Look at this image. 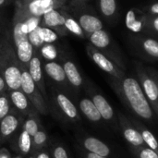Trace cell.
Segmentation results:
<instances>
[{"label": "cell", "instance_id": "1", "mask_svg": "<svg viewBox=\"0 0 158 158\" xmlns=\"http://www.w3.org/2000/svg\"><path fill=\"white\" fill-rule=\"evenodd\" d=\"M110 86L120 100L138 118L152 121L154 119V109L147 100L139 81L135 78L125 76L121 80H109Z\"/></svg>", "mask_w": 158, "mask_h": 158}, {"label": "cell", "instance_id": "2", "mask_svg": "<svg viewBox=\"0 0 158 158\" xmlns=\"http://www.w3.org/2000/svg\"><path fill=\"white\" fill-rule=\"evenodd\" d=\"M0 71L7 91L21 89V63L17 56L11 31L6 29L0 34Z\"/></svg>", "mask_w": 158, "mask_h": 158}, {"label": "cell", "instance_id": "3", "mask_svg": "<svg viewBox=\"0 0 158 158\" xmlns=\"http://www.w3.org/2000/svg\"><path fill=\"white\" fill-rule=\"evenodd\" d=\"M89 43L115 62L121 69L126 71V62L123 53L121 52L119 46L106 30H100L94 31L86 36Z\"/></svg>", "mask_w": 158, "mask_h": 158}, {"label": "cell", "instance_id": "4", "mask_svg": "<svg viewBox=\"0 0 158 158\" xmlns=\"http://www.w3.org/2000/svg\"><path fill=\"white\" fill-rule=\"evenodd\" d=\"M67 9L77 19L86 36L103 30V21L97 16L94 9L85 2L71 0Z\"/></svg>", "mask_w": 158, "mask_h": 158}, {"label": "cell", "instance_id": "5", "mask_svg": "<svg viewBox=\"0 0 158 158\" xmlns=\"http://www.w3.org/2000/svg\"><path fill=\"white\" fill-rule=\"evenodd\" d=\"M10 31L19 60L21 65L28 68L33 56L34 49L29 40V34H27L23 30V20L16 12L14 14Z\"/></svg>", "mask_w": 158, "mask_h": 158}, {"label": "cell", "instance_id": "6", "mask_svg": "<svg viewBox=\"0 0 158 158\" xmlns=\"http://www.w3.org/2000/svg\"><path fill=\"white\" fill-rule=\"evenodd\" d=\"M21 91L25 94L40 115L46 116L49 114L47 102L31 79L28 68L23 65H21Z\"/></svg>", "mask_w": 158, "mask_h": 158}, {"label": "cell", "instance_id": "7", "mask_svg": "<svg viewBox=\"0 0 158 158\" xmlns=\"http://www.w3.org/2000/svg\"><path fill=\"white\" fill-rule=\"evenodd\" d=\"M63 6H65V3L58 0H30L23 4L16 2L15 11L22 18H41L45 13L53 9H59Z\"/></svg>", "mask_w": 158, "mask_h": 158}, {"label": "cell", "instance_id": "8", "mask_svg": "<svg viewBox=\"0 0 158 158\" xmlns=\"http://www.w3.org/2000/svg\"><path fill=\"white\" fill-rule=\"evenodd\" d=\"M86 52L91 60L104 72L107 73L111 79L121 80L126 76L125 70L121 69L115 62L104 55L101 51L92 45L90 43L86 45Z\"/></svg>", "mask_w": 158, "mask_h": 158}, {"label": "cell", "instance_id": "9", "mask_svg": "<svg viewBox=\"0 0 158 158\" xmlns=\"http://www.w3.org/2000/svg\"><path fill=\"white\" fill-rule=\"evenodd\" d=\"M135 71L147 100L153 107L154 112L158 116V88L156 80L148 69L144 68L141 63H135Z\"/></svg>", "mask_w": 158, "mask_h": 158}, {"label": "cell", "instance_id": "10", "mask_svg": "<svg viewBox=\"0 0 158 158\" xmlns=\"http://www.w3.org/2000/svg\"><path fill=\"white\" fill-rule=\"evenodd\" d=\"M24 120V116L12 106L8 114L0 121V144L11 139L19 129L22 128Z\"/></svg>", "mask_w": 158, "mask_h": 158}, {"label": "cell", "instance_id": "11", "mask_svg": "<svg viewBox=\"0 0 158 158\" xmlns=\"http://www.w3.org/2000/svg\"><path fill=\"white\" fill-rule=\"evenodd\" d=\"M131 44L142 56L147 59L158 60L157 38L146 34H136L131 37Z\"/></svg>", "mask_w": 158, "mask_h": 158}, {"label": "cell", "instance_id": "12", "mask_svg": "<svg viewBox=\"0 0 158 158\" xmlns=\"http://www.w3.org/2000/svg\"><path fill=\"white\" fill-rule=\"evenodd\" d=\"M53 95H54V101L57 106V108L60 110V112L63 114V116L73 122H78L81 120V117L79 114V111L76 107V106L72 103V101L62 92L57 90L56 88L53 87Z\"/></svg>", "mask_w": 158, "mask_h": 158}, {"label": "cell", "instance_id": "13", "mask_svg": "<svg viewBox=\"0 0 158 158\" xmlns=\"http://www.w3.org/2000/svg\"><path fill=\"white\" fill-rule=\"evenodd\" d=\"M29 73L35 82L36 86L42 93L43 96L44 97L45 101L48 102V96H47V91L45 87V81H44V66H43V60L37 51H34L33 56L29 63L28 66Z\"/></svg>", "mask_w": 158, "mask_h": 158}, {"label": "cell", "instance_id": "14", "mask_svg": "<svg viewBox=\"0 0 158 158\" xmlns=\"http://www.w3.org/2000/svg\"><path fill=\"white\" fill-rule=\"evenodd\" d=\"M11 105L24 117H35L39 118V113L25 94L20 90L7 91Z\"/></svg>", "mask_w": 158, "mask_h": 158}, {"label": "cell", "instance_id": "15", "mask_svg": "<svg viewBox=\"0 0 158 158\" xmlns=\"http://www.w3.org/2000/svg\"><path fill=\"white\" fill-rule=\"evenodd\" d=\"M118 123L122 131L123 137L127 141V143L133 148H140L143 146H146L140 131L134 127L129 119L122 114H118Z\"/></svg>", "mask_w": 158, "mask_h": 158}, {"label": "cell", "instance_id": "16", "mask_svg": "<svg viewBox=\"0 0 158 158\" xmlns=\"http://www.w3.org/2000/svg\"><path fill=\"white\" fill-rule=\"evenodd\" d=\"M59 58L61 61V65L63 66L64 71L66 73V77L69 86L76 91L80 90L83 84V78L78 67L68 56H66V54L62 52L60 53Z\"/></svg>", "mask_w": 158, "mask_h": 158}, {"label": "cell", "instance_id": "17", "mask_svg": "<svg viewBox=\"0 0 158 158\" xmlns=\"http://www.w3.org/2000/svg\"><path fill=\"white\" fill-rule=\"evenodd\" d=\"M87 89L88 94L91 96V100L94 102L98 111L100 112L103 120L106 122H113V119H115V111L106 98L98 91L94 89L91 83L88 85Z\"/></svg>", "mask_w": 158, "mask_h": 158}, {"label": "cell", "instance_id": "18", "mask_svg": "<svg viewBox=\"0 0 158 158\" xmlns=\"http://www.w3.org/2000/svg\"><path fill=\"white\" fill-rule=\"evenodd\" d=\"M40 25L55 31L59 36H67L69 34V31L64 24V17L60 8L53 9L45 13L41 18Z\"/></svg>", "mask_w": 158, "mask_h": 158}, {"label": "cell", "instance_id": "19", "mask_svg": "<svg viewBox=\"0 0 158 158\" xmlns=\"http://www.w3.org/2000/svg\"><path fill=\"white\" fill-rule=\"evenodd\" d=\"M43 60V59H42ZM44 70L46 76L53 81L55 83L59 85L61 88L65 90L69 89V84L66 77V73L64 71L63 66L61 63L57 61H45L43 60Z\"/></svg>", "mask_w": 158, "mask_h": 158}, {"label": "cell", "instance_id": "20", "mask_svg": "<svg viewBox=\"0 0 158 158\" xmlns=\"http://www.w3.org/2000/svg\"><path fill=\"white\" fill-rule=\"evenodd\" d=\"M145 13L138 8H131L127 11L125 24L129 31L134 34H140L144 31Z\"/></svg>", "mask_w": 158, "mask_h": 158}, {"label": "cell", "instance_id": "21", "mask_svg": "<svg viewBox=\"0 0 158 158\" xmlns=\"http://www.w3.org/2000/svg\"><path fill=\"white\" fill-rule=\"evenodd\" d=\"M83 148L89 153L96 154L105 157H107L110 155V148L106 143L102 142L99 139L94 137H86L81 141Z\"/></svg>", "mask_w": 158, "mask_h": 158}, {"label": "cell", "instance_id": "22", "mask_svg": "<svg viewBox=\"0 0 158 158\" xmlns=\"http://www.w3.org/2000/svg\"><path fill=\"white\" fill-rule=\"evenodd\" d=\"M79 108L82 115L93 123H99L103 119L100 112L90 98H82L79 102Z\"/></svg>", "mask_w": 158, "mask_h": 158}, {"label": "cell", "instance_id": "23", "mask_svg": "<svg viewBox=\"0 0 158 158\" xmlns=\"http://www.w3.org/2000/svg\"><path fill=\"white\" fill-rule=\"evenodd\" d=\"M60 10L64 17V24H65V27H66L67 31H69V33H71L81 39H86V35H85L83 30L81 29V25L77 21V19L69 12V10L67 9V6L61 7Z\"/></svg>", "mask_w": 158, "mask_h": 158}, {"label": "cell", "instance_id": "24", "mask_svg": "<svg viewBox=\"0 0 158 158\" xmlns=\"http://www.w3.org/2000/svg\"><path fill=\"white\" fill-rule=\"evenodd\" d=\"M97 4L103 18L107 22H116L118 16L117 0H97Z\"/></svg>", "mask_w": 158, "mask_h": 158}, {"label": "cell", "instance_id": "25", "mask_svg": "<svg viewBox=\"0 0 158 158\" xmlns=\"http://www.w3.org/2000/svg\"><path fill=\"white\" fill-rule=\"evenodd\" d=\"M132 121H133V124L135 125V127L137 128V130L140 131L145 145L158 153V141L155 137V135L150 131H148L144 126H143L140 122H138L136 120H132Z\"/></svg>", "mask_w": 158, "mask_h": 158}, {"label": "cell", "instance_id": "26", "mask_svg": "<svg viewBox=\"0 0 158 158\" xmlns=\"http://www.w3.org/2000/svg\"><path fill=\"white\" fill-rule=\"evenodd\" d=\"M43 60L45 61H56L59 58L60 53L55 44H44L37 51Z\"/></svg>", "mask_w": 158, "mask_h": 158}, {"label": "cell", "instance_id": "27", "mask_svg": "<svg viewBox=\"0 0 158 158\" xmlns=\"http://www.w3.org/2000/svg\"><path fill=\"white\" fill-rule=\"evenodd\" d=\"M31 136L24 130H21V131L19 133L17 143L19 152L22 155H28L31 151Z\"/></svg>", "mask_w": 158, "mask_h": 158}, {"label": "cell", "instance_id": "28", "mask_svg": "<svg viewBox=\"0 0 158 158\" xmlns=\"http://www.w3.org/2000/svg\"><path fill=\"white\" fill-rule=\"evenodd\" d=\"M146 34H152L158 39V15H150L145 13L144 31Z\"/></svg>", "mask_w": 158, "mask_h": 158}, {"label": "cell", "instance_id": "29", "mask_svg": "<svg viewBox=\"0 0 158 158\" xmlns=\"http://www.w3.org/2000/svg\"><path fill=\"white\" fill-rule=\"evenodd\" d=\"M37 32L44 44H55L59 36L55 31L41 25L37 27Z\"/></svg>", "mask_w": 158, "mask_h": 158}, {"label": "cell", "instance_id": "30", "mask_svg": "<svg viewBox=\"0 0 158 158\" xmlns=\"http://www.w3.org/2000/svg\"><path fill=\"white\" fill-rule=\"evenodd\" d=\"M31 150L36 152L42 149L47 143V134L44 129H40L32 137H31Z\"/></svg>", "mask_w": 158, "mask_h": 158}, {"label": "cell", "instance_id": "31", "mask_svg": "<svg viewBox=\"0 0 158 158\" xmlns=\"http://www.w3.org/2000/svg\"><path fill=\"white\" fill-rule=\"evenodd\" d=\"M41 129L40 127V118L35 117H27L23 122L22 130L27 131L31 137Z\"/></svg>", "mask_w": 158, "mask_h": 158}, {"label": "cell", "instance_id": "32", "mask_svg": "<svg viewBox=\"0 0 158 158\" xmlns=\"http://www.w3.org/2000/svg\"><path fill=\"white\" fill-rule=\"evenodd\" d=\"M11 102L9 99L8 92H5L0 94V121L3 118H5L11 109Z\"/></svg>", "mask_w": 158, "mask_h": 158}, {"label": "cell", "instance_id": "33", "mask_svg": "<svg viewBox=\"0 0 158 158\" xmlns=\"http://www.w3.org/2000/svg\"><path fill=\"white\" fill-rule=\"evenodd\" d=\"M136 152V155L139 158H158V153L154 151L153 149L147 147V146H143L140 148L134 149Z\"/></svg>", "mask_w": 158, "mask_h": 158}, {"label": "cell", "instance_id": "34", "mask_svg": "<svg viewBox=\"0 0 158 158\" xmlns=\"http://www.w3.org/2000/svg\"><path fill=\"white\" fill-rule=\"evenodd\" d=\"M53 158H69L68 152L63 145L57 144L53 150Z\"/></svg>", "mask_w": 158, "mask_h": 158}, {"label": "cell", "instance_id": "35", "mask_svg": "<svg viewBox=\"0 0 158 158\" xmlns=\"http://www.w3.org/2000/svg\"><path fill=\"white\" fill-rule=\"evenodd\" d=\"M145 10H146L145 13H147V14H150V15H158V2L149 5L148 6H146Z\"/></svg>", "mask_w": 158, "mask_h": 158}, {"label": "cell", "instance_id": "36", "mask_svg": "<svg viewBox=\"0 0 158 158\" xmlns=\"http://www.w3.org/2000/svg\"><path fill=\"white\" fill-rule=\"evenodd\" d=\"M7 91V88H6V81H5V79L3 77V74L1 73L0 71V94L2 93H5Z\"/></svg>", "mask_w": 158, "mask_h": 158}, {"label": "cell", "instance_id": "37", "mask_svg": "<svg viewBox=\"0 0 158 158\" xmlns=\"http://www.w3.org/2000/svg\"><path fill=\"white\" fill-rule=\"evenodd\" d=\"M34 158H51V157H50V156H49V154H48L47 152H45V151H39V152H37V154H36V156H35V157Z\"/></svg>", "mask_w": 158, "mask_h": 158}, {"label": "cell", "instance_id": "38", "mask_svg": "<svg viewBox=\"0 0 158 158\" xmlns=\"http://www.w3.org/2000/svg\"><path fill=\"white\" fill-rule=\"evenodd\" d=\"M84 158H106L105 156H99V155H96V154H93V153H86Z\"/></svg>", "mask_w": 158, "mask_h": 158}, {"label": "cell", "instance_id": "39", "mask_svg": "<svg viewBox=\"0 0 158 158\" xmlns=\"http://www.w3.org/2000/svg\"><path fill=\"white\" fill-rule=\"evenodd\" d=\"M148 69V68H147ZM148 70H149V72L151 73V75L154 77V79L156 80V84H157V88H158V73L156 71H155V70H153L152 69H148Z\"/></svg>", "mask_w": 158, "mask_h": 158}, {"label": "cell", "instance_id": "40", "mask_svg": "<svg viewBox=\"0 0 158 158\" xmlns=\"http://www.w3.org/2000/svg\"><path fill=\"white\" fill-rule=\"evenodd\" d=\"M13 0H0V8L1 7H4L5 6L10 4Z\"/></svg>", "mask_w": 158, "mask_h": 158}, {"label": "cell", "instance_id": "41", "mask_svg": "<svg viewBox=\"0 0 158 158\" xmlns=\"http://www.w3.org/2000/svg\"><path fill=\"white\" fill-rule=\"evenodd\" d=\"M4 27H5V19H3L2 15L0 14V31L5 30V29H4Z\"/></svg>", "mask_w": 158, "mask_h": 158}, {"label": "cell", "instance_id": "42", "mask_svg": "<svg viewBox=\"0 0 158 158\" xmlns=\"http://www.w3.org/2000/svg\"><path fill=\"white\" fill-rule=\"evenodd\" d=\"M28 1H30V0H18V1H16V2H19V3H20V4H23V3H26V2H28Z\"/></svg>", "mask_w": 158, "mask_h": 158}, {"label": "cell", "instance_id": "43", "mask_svg": "<svg viewBox=\"0 0 158 158\" xmlns=\"http://www.w3.org/2000/svg\"><path fill=\"white\" fill-rule=\"evenodd\" d=\"M75 1H79V2H87L88 0H75Z\"/></svg>", "mask_w": 158, "mask_h": 158}, {"label": "cell", "instance_id": "44", "mask_svg": "<svg viewBox=\"0 0 158 158\" xmlns=\"http://www.w3.org/2000/svg\"><path fill=\"white\" fill-rule=\"evenodd\" d=\"M14 158H21V156H16V157Z\"/></svg>", "mask_w": 158, "mask_h": 158}, {"label": "cell", "instance_id": "45", "mask_svg": "<svg viewBox=\"0 0 158 158\" xmlns=\"http://www.w3.org/2000/svg\"><path fill=\"white\" fill-rule=\"evenodd\" d=\"M29 158H34V157H33V156H30V157H29Z\"/></svg>", "mask_w": 158, "mask_h": 158}, {"label": "cell", "instance_id": "46", "mask_svg": "<svg viewBox=\"0 0 158 158\" xmlns=\"http://www.w3.org/2000/svg\"><path fill=\"white\" fill-rule=\"evenodd\" d=\"M16 1H18V0H16Z\"/></svg>", "mask_w": 158, "mask_h": 158}, {"label": "cell", "instance_id": "47", "mask_svg": "<svg viewBox=\"0 0 158 158\" xmlns=\"http://www.w3.org/2000/svg\"><path fill=\"white\" fill-rule=\"evenodd\" d=\"M0 14H1V13H0Z\"/></svg>", "mask_w": 158, "mask_h": 158}]
</instances>
